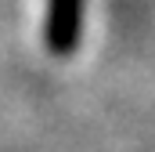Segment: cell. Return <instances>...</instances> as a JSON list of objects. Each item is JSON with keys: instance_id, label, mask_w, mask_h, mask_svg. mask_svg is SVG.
<instances>
[{"instance_id": "obj_1", "label": "cell", "mask_w": 155, "mask_h": 152, "mask_svg": "<svg viewBox=\"0 0 155 152\" xmlns=\"http://www.w3.org/2000/svg\"><path fill=\"white\" fill-rule=\"evenodd\" d=\"M79 4L83 0H51V15H47V43L54 51H72L79 36Z\"/></svg>"}]
</instances>
